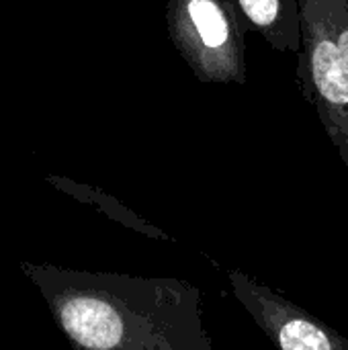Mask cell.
I'll list each match as a JSON object with an SVG mask.
<instances>
[{"mask_svg":"<svg viewBox=\"0 0 348 350\" xmlns=\"http://www.w3.org/2000/svg\"><path fill=\"white\" fill-rule=\"evenodd\" d=\"M23 273L72 350H215L191 283L33 262Z\"/></svg>","mask_w":348,"mask_h":350,"instance_id":"1","label":"cell"},{"mask_svg":"<svg viewBox=\"0 0 348 350\" xmlns=\"http://www.w3.org/2000/svg\"><path fill=\"white\" fill-rule=\"evenodd\" d=\"M236 299L279 350H348V340L316 316L254 279L230 271Z\"/></svg>","mask_w":348,"mask_h":350,"instance_id":"2","label":"cell"},{"mask_svg":"<svg viewBox=\"0 0 348 350\" xmlns=\"http://www.w3.org/2000/svg\"><path fill=\"white\" fill-rule=\"evenodd\" d=\"M314 80L320 92L334 105L348 103V29L340 35L338 45L320 41L312 55Z\"/></svg>","mask_w":348,"mask_h":350,"instance_id":"3","label":"cell"},{"mask_svg":"<svg viewBox=\"0 0 348 350\" xmlns=\"http://www.w3.org/2000/svg\"><path fill=\"white\" fill-rule=\"evenodd\" d=\"M189 14L209 47H219L228 39V25L219 8L211 0H191L189 4Z\"/></svg>","mask_w":348,"mask_h":350,"instance_id":"4","label":"cell"},{"mask_svg":"<svg viewBox=\"0 0 348 350\" xmlns=\"http://www.w3.org/2000/svg\"><path fill=\"white\" fill-rule=\"evenodd\" d=\"M246 14L256 25H271L279 12V0H240Z\"/></svg>","mask_w":348,"mask_h":350,"instance_id":"5","label":"cell"}]
</instances>
